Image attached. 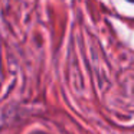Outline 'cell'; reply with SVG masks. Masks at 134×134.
<instances>
[{"label": "cell", "mask_w": 134, "mask_h": 134, "mask_svg": "<svg viewBox=\"0 0 134 134\" xmlns=\"http://www.w3.org/2000/svg\"><path fill=\"white\" fill-rule=\"evenodd\" d=\"M127 2H131V3H134V0H127Z\"/></svg>", "instance_id": "1"}]
</instances>
